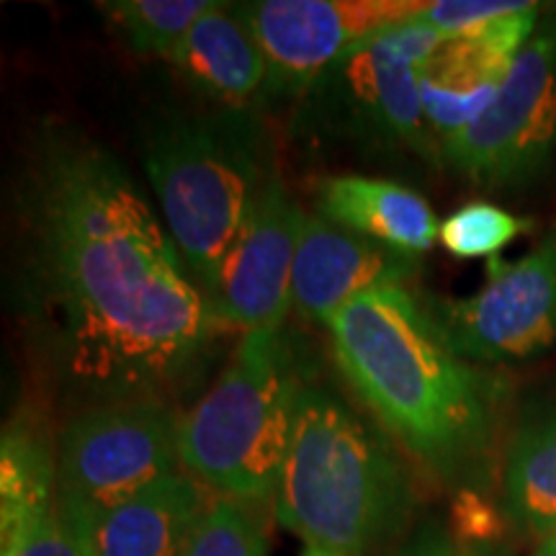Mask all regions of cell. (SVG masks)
Returning <instances> with one entry per match:
<instances>
[{
  "instance_id": "obj_6",
  "label": "cell",
  "mask_w": 556,
  "mask_h": 556,
  "mask_svg": "<svg viewBox=\"0 0 556 556\" xmlns=\"http://www.w3.org/2000/svg\"><path fill=\"white\" fill-rule=\"evenodd\" d=\"M443 41L415 18L361 41L312 88L319 114H328L343 135L371 139L381 148L441 155L417 75Z\"/></svg>"
},
{
  "instance_id": "obj_25",
  "label": "cell",
  "mask_w": 556,
  "mask_h": 556,
  "mask_svg": "<svg viewBox=\"0 0 556 556\" xmlns=\"http://www.w3.org/2000/svg\"><path fill=\"white\" fill-rule=\"evenodd\" d=\"M458 548L451 541L448 531L438 523H426L409 536L400 548L387 556H456Z\"/></svg>"
},
{
  "instance_id": "obj_14",
  "label": "cell",
  "mask_w": 556,
  "mask_h": 556,
  "mask_svg": "<svg viewBox=\"0 0 556 556\" xmlns=\"http://www.w3.org/2000/svg\"><path fill=\"white\" fill-rule=\"evenodd\" d=\"M168 62L199 93L242 109L266 90L268 62L242 5L214 3Z\"/></svg>"
},
{
  "instance_id": "obj_7",
  "label": "cell",
  "mask_w": 556,
  "mask_h": 556,
  "mask_svg": "<svg viewBox=\"0 0 556 556\" xmlns=\"http://www.w3.org/2000/svg\"><path fill=\"white\" fill-rule=\"evenodd\" d=\"M178 420L157 400L90 407L65 428L60 497L96 520L178 471Z\"/></svg>"
},
{
  "instance_id": "obj_26",
  "label": "cell",
  "mask_w": 556,
  "mask_h": 556,
  "mask_svg": "<svg viewBox=\"0 0 556 556\" xmlns=\"http://www.w3.org/2000/svg\"><path fill=\"white\" fill-rule=\"evenodd\" d=\"M533 556H556V533L541 541V546L536 548V554Z\"/></svg>"
},
{
  "instance_id": "obj_11",
  "label": "cell",
  "mask_w": 556,
  "mask_h": 556,
  "mask_svg": "<svg viewBox=\"0 0 556 556\" xmlns=\"http://www.w3.org/2000/svg\"><path fill=\"white\" fill-rule=\"evenodd\" d=\"M307 214L270 173L245 225L204 291L217 325L245 332L281 330L291 307V278Z\"/></svg>"
},
{
  "instance_id": "obj_10",
  "label": "cell",
  "mask_w": 556,
  "mask_h": 556,
  "mask_svg": "<svg viewBox=\"0 0 556 556\" xmlns=\"http://www.w3.org/2000/svg\"><path fill=\"white\" fill-rule=\"evenodd\" d=\"M426 0H261L242 11L268 62V93H307L374 34L407 24Z\"/></svg>"
},
{
  "instance_id": "obj_20",
  "label": "cell",
  "mask_w": 556,
  "mask_h": 556,
  "mask_svg": "<svg viewBox=\"0 0 556 556\" xmlns=\"http://www.w3.org/2000/svg\"><path fill=\"white\" fill-rule=\"evenodd\" d=\"M180 556H268L266 526L255 503L208 497Z\"/></svg>"
},
{
  "instance_id": "obj_22",
  "label": "cell",
  "mask_w": 556,
  "mask_h": 556,
  "mask_svg": "<svg viewBox=\"0 0 556 556\" xmlns=\"http://www.w3.org/2000/svg\"><path fill=\"white\" fill-rule=\"evenodd\" d=\"M0 556H96L93 520L58 497L45 518L0 539Z\"/></svg>"
},
{
  "instance_id": "obj_17",
  "label": "cell",
  "mask_w": 556,
  "mask_h": 556,
  "mask_svg": "<svg viewBox=\"0 0 556 556\" xmlns=\"http://www.w3.org/2000/svg\"><path fill=\"white\" fill-rule=\"evenodd\" d=\"M58 458L31 415L9 420L0 443V539L37 523L58 505Z\"/></svg>"
},
{
  "instance_id": "obj_5",
  "label": "cell",
  "mask_w": 556,
  "mask_h": 556,
  "mask_svg": "<svg viewBox=\"0 0 556 556\" xmlns=\"http://www.w3.org/2000/svg\"><path fill=\"white\" fill-rule=\"evenodd\" d=\"M144 170L170 238L206 291L270 176L261 131L238 114L176 122L150 137Z\"/></svg>"
},
{
  "instance_id": "obj_15",
  "label": "cell",
  "mask_w": 556,
  "mask_h": 556,
  "mask_svg": "<svg viewBox=\"0 0 556 556\" xmlns=\"http://www.w3.org/2000/svg\"><path fill=\"white\" fill-rule=\"evenodd\" d=\"M317 212L330 225L420 258L441 225L420 193L384 178L336 176L319 184Z\"/></svg>"
},
{
  "instance_id": "obj_21",
  "label": "cell",
  "mask_w": 556,
  "mask_h": 556,
  "mask_svg": "<svg viewBox=\"0 0 556 556\" xmlns=\"http://www.w3.org/2000/svg\"><path fill=\"white\" fill-rule=\"evenodd\" d=\"M533 222L518 217V214L505 212L486 201H475L456 208L441 225V245L448 250L454 258L477 261V258H497L503 248L518 240L523 232H531Z\"/></svg>"
},
{
  "instance_id": "obj_12",
  "label": "cell",
  "mask_w": 556,
  "mask_h": 556,
  "mask_svg": "<svg viewBox=\"0 0 556 556\" xmlns=\"http://www.w3.org/2000/svg\"><path fill=\"white\" fill-rule=\"evenodd\" d=\"M541 5L510 13L482 29L446 39L420 67L422 109L438 144L454 139L490 109L510 73L518 52L528 45L541 21Z\"/></svg>"
},
{
  "instance_id": "obj_4",
  "label": "cell",
  "mask_w": 556,
  "mask_h": 556,
  "mask_svg": "<svg viewBox=\"0 0 556 556\" xmlns=\"http://www.w3.org/2000/svg\"><path fill=\"white\" fill-rule=\"evenodd\" d=\"M299 381L278 330L240 338L214 387L178 417L180 467L222 497H274L291 441Z\"/></svg>"
},
{
  "instance_id": "obj_13",
  "label": "cell",
  "mask_w": 556,
  "mask_h": 556,
  "mask_svg": "<svg viewBox=\"0 0 556 556\" xmlns=\"http://www.w3.org/2000/svg\"><path fill=\"white\" fill-rule=\"evenodd\" d=\"M417 270L420 258L307 214L291 278V307L328 328L353 299L381 287H405Z\"/></svg>"
},
{
  "instance_id": "obj_2",
  "label": "cell",
  "mask_w": 556,
  "mask_h": 556,
  "mask_svg": "<svg viewBox=\"0 0 556 556\" xmlns=\"http://www.w3.org/2000/svg\"><path fill=\"white\" fill-rule=\"evenodd\" d=\"M328 330L340 374L415 458L451 477L484 448L490 381L448 345L413 291H366Z\"/></svg>"
},
{
  "instance_id": "obj_23",
  "label": "cell",
  "mask_w": 556,
  "mask_h": 556,
  "mask_svg": "<svg viewBox=\"0 0 556 556\" xmlns=\"http://www.w3.org/2000/svg\"><path fill=\"white\" fill-rule=\"evenodd\" d=\"M531 5L533 3H526V0H435V3H426L415 21L433 29L438 37L454 39L510 13L528 11Z\"/></svg>"
},
{
  "instance_id": "obj_27",
  "label": "cell",
  "mask_w": 556,
  "mask_h": 556,
  "mask_svg": "<svg viewBox=\"0 0 556 556\" xmlns=\"http://www.w3.org/2000/svg\"><path fill=\"white\" fill-rule=\"evenodd\" d=\"M456 556H484V554L479 552V546H462Z\"/></svg>"
},
{
  "instance_id": "obj_18",
  "label": "cell",
  "mask_w": 556,
  "mask_h": 556,
  "mask_svg": "<svg viewBox=\"0 0 556 556\" xmlns=\"http://www.w3.org/2000/svg\"><path fill=\"white\" fill-rule=\"evenodd\" d=\"M505 505L520 531L556 533V409L528 422L513 438L505 464Z\"/></svg>"
},
{
  "instance_id": "obj_16",
  "label": "cell",
  "mask_w": 556,
  "mask_h": 556,
  "mask_svg": "<svg viewBox=\"0 0 556 556\" xmlns=\"http://www.w3.org/2000/svg\"><path fill=\"white\" fill-rule=\"evenodd\" d=\"M206 503L189 471H173L93 520L96 556H180Z\"/></svg>"
},
{
  "instance_id": "obj_9",
  "label": "cell",
  "mask_w": 556,
  "mask_h": 556,
  "mask_svg": "<svg viewBox=\"0 0 556 556\" xmlns=\"http://www.w3.org/2000/svg\"><path fill=\"white\" fill-rule=\"evenodd\" d=\"M426 307L467 361L505 364L546 351L556 343V229L516 263L492 258L477 294Z\"/></svg>"
},
{
  "instance_id": "obj_3",
  "label": "cell",
  "mask_w": 556,
  "mask_h": 556,
  "mask_svg": "<svg viewBox=\"0 0 556 556\" xmlns=\"http://www.w3.org/2000/svg\"><path fill=\"white\" fill-rule=\"evenodd\" d=\"M274 505L307 548L366 556L405 523L409 486L377 430L328 389L299 384Z\"/></svg>"
},
{
  "instance_id": "obj_28",
  "label": "cell",
  "mask_w": 556,
  "mask_h": 556,
  "mask_svg": "<svg viewBox=\"0 0 556 556\" xmlns=\"http://www.w3.org/2000/svg\"><path fill=\"white\" fill-rule=\"evenodd\" d=\"M302 556H332V554H325V552H317V548L304 546V554Z\"/></svg>"
},
{
  "instance_id": "obj_1",
  "label": "cell",
  "mask_w": 556,
  "mask_h": 556,
  "mask_svg": "<svg viewBox=\"0 0 556 556\" xmlns=\"http://www.w3.org/2000/svg\"><path fill=\"white\" fill-rule=\"evenodd\" d=\"M34 217L37 270L70 377L111 402L155 400L178 384L217 323L129 173L93 144H54Z\"/></svg>"
},
{
  "instance_id": "obj_24",
  "label": "cell",
  "mask_w": 556,
  "mask_h": 556,
  "mask_svg": "<svg viewBox=\"0 0 556 556\" xmlns=\"http://www.w3.org/2000/svg\"><path fill=\"white\" fill-rule=\"evenodd\" d=\"M454 523L456 531L462 533V539L467 541V546L484 544V541L497 536L500 531L497 513L492 510L482 497L475 495V492H462V495L456 497Z\"/></svg>"
},
{
  "instance_id": "obj_8",
  "label": "cell",
  "mask_w": 556,
  "mask_h": 556,
  "mask_svg": "<svg viewBox=\"0 0 556 556\" xmlns=\"http://www.w3.org/2000/svg\"><path fill=\"white\" fill-rule=\"evenodd\" d=\"M441 155L482 186H520L548 168L556 157V13L541 16L490 109Z\"/></svg>"
},
{
  "instance_id": "obj_19",
  "label": "cell",
  "mask_w": 556,
  "mask_h": 556,
  "mask_svg": "<svg viewBox=\"0 0 556 556\" xmlns=\"http://www.w3.org/2000/svg\"><path fill=\"white\" fill-rule=\"evenodd\" d=\"M212 0H106L99 9L142 58L168 60Z\"/></svg>"
}]
</instances>
